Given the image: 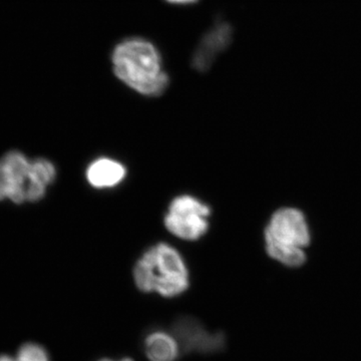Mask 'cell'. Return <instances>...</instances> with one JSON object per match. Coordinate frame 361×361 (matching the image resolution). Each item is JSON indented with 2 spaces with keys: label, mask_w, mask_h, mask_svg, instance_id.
Wrapping results in <instances>:
<instances>
[{
  "label": "cell",
  "mask_w": 361,
  "mask_h": 361,
  "mask_svg": "<svg viewBox=\"0 0 361 361\" xmlns=\"http://www.w3.org/2000/svg\"><path fill=\"white\" fill-rule=\"evenodd\" d=\"M133 276L140 291L166 298L182 295L190 286L189 270L184 259L167 243L147 249L135 263Z\"/></svg>",
  "instance_id": "obj_2"
},
{
  "label": "cell",
  "mask_w": 361,
  "mask_h": 361,
  "mask_svg": "<svg viewBox=\"0 0 361 361\" xmlns=\"http://www.w3.org/2000/svg\"><path fill=\"white\" fill-rule=\"evenodd\" d=\"M144 351L149 361H176L180 348L172 331L154 329L145 337Z\"/></svg>",
  "instance_id": "obj_9"
},
{
  "label": "cell",
  "mask_w": 361,
  "mask_h": 361,
  "mask_svg": "<svg viewBox=\"0 0 361 361\" xmlns=\"http://www.w3.org/2000/svg\"><path fill=\"white\" fill-rule=\"evenodd\" d=\"M310 232L303 213L297 209H280L265 229L268 255L281 264L297 267L305 262L303 249L310 245Z\"/></svg>",
  "instance_id": "obj_3"
},
{
  "label": "cell",
  "mask_w": 361,
  "mask_h": 361,
  "mask_svg": "<svg viewBox=\"0 0 361 361\" xmlns=\"http://www.w3.org/2000/svg\"><path fill=\"white\" fill-rule=\"evenodd\" d=\"M172 334L179 342L180 350L187 353L210 355L222 351L226 345L223 332H211L193 317H180L173 324Z\"/></svg>",
  "instance_id": "obj_5"
},
{
  "label": "cell",
  "mask_w": 361,
  "mask_h": 361,
  "mask_svg": "<svg viewBox=\"0 0 361 361\" xmlns=\"http://www.w3.org/2000/svg\"><path fill=\"white\" fill-rule=\"evenodd\" d=\"M111 61L116 77L142 96L159 97L168 89L160 54L148 40H123L114 49Z\"/></svg>",
  "instance_id": "obj_1"
},
{
  "label": "cell",
  "mask_w": 361,
  "mask_h": 361,
  "mask_svg": "<svg viewBox=\"0 0 361 361\" xmlns=\"http://www.w3.org/2000/svg\"><path fill=\"white\" fill-rule=\"evenodd\" d=\"M56 170L51 161L39 159L30 161L28 182L25 190V201H39L44 196L47 187L54 182Z\"/></svg>",
  "instance_id": "obj_10"
},
{
  "label": "cell",
  "mask_w": 361,
  "mask_h": 361,
  "mask_svg": "<svg viewBox=\"0 0 361 361\" xmlns=\"http://www.w3.org/2000/svg\"><path fill=\"white\" fill-rule=\"evenodd\" d=\"M233 30L229 23H218L207 32L197 47L193 56V66L197 71H208L216 56L224 51L232 42Z\"/></svg>",
  "instance_id": "obj_6"
},
{
  "label": "cell",
  "mask_w": 361,
  "mask_h": 361,
  "mask_svg": "<svg viewBox=\"0 0 361 361\" xmlns=\"http://www.w3.org/2000/svg\"><path fill=\"white\" fill-rule=\"evenodd\" d=\"M99 361H134L130 360L129 357L121 358V360H111V358H103V360Z\"/></svg>",
  "instance_id": "obj_14"
},
{
  "label": "cell",
  "mask_w": 361,
  "mask_h": 361,
  "mask_svg": "<svg viewBox=\"0 0 361 361\" xmlns=\"http://www.w3.org/2000/svg\"><path fill=\"white\" fill-rule=\"evenodd\" d=\"M7 198H8V182H7L6 171L0 161V201Z\"/></svg>",
  "instance_id": "obj_12"
},
{
  "label": "cell",
  "mask_w": 361,
  "mask_h": 361,
  "mask_svg": "<svg viewBox=\"0 0 361 361\" xmlns=\"http://www.w3.org/2000/svg\"><path fill=\"white\" fill-rule=\"evenodd\" d=\"M169 2H173V4H191V2L196 1V0H167Z\"/></svg>",
  "instance_id": "obj_13"
},
{
  "label": "cell",
  "mask_w": 361,
  "mask_h": 361,
  "mask_svg": "<svg viewBox=\"0 0 361 361\" xmlns=\"http://www.w3.org/2000/svg\"><path fill=\"white\" fill-rule=\"evenodd\" d=\"M210 216V206L191 195H180L171 202L164 223L178 238L196 241L208 232Z\"/></svg>",
  "instance_id": "obj_4"
},
{
  "label": "cell",
  "mask_w": 361,
  "mask_h": 361,
  "mask_svg": "<svg viewBox=\"0 0 361 361\" xmlns=\"http://www.w3.org/2000/svg\"><path fill=\"white\" fill-rule=\"evenodd\" d=\"M8 182V198L14 203L25 201L30 161L20 152H11L0 160Z\"/></svg>",
  "instance_id": "obj_7"
},
{
  "label": "cell",
  "mask_w": 361,
  "mask_h": 361,
  "mask_svg": "<svg viewBox=\"0 0 361 361\" xmlns=\"http://www.w3.org/2000/svg\"><path fill=\"white\" fill-rule=\"evenodd\" d=\"M0 361H49L47 351L37 344L28 343L20 349L16 356L1 355Z\"/></svg>",
  "instance_id": "obj_11"
},
{
  "label": "cell",
  "mask_w": 361,
  "mask_h": 361,
  "mask_svg": "<svg viewBox=\"0 0 361 361\" xmlns=\"http://www.w3.org/2000/svg\"><path fill=\"white\" fill-rule=\"evenodd\" d=\"M127 176V169L114 159H97L90 164L85 177L90 186L96 189H111L120 185Z\"/></svg>",
  "instance_id": "obj_8"
}]
</instances>
